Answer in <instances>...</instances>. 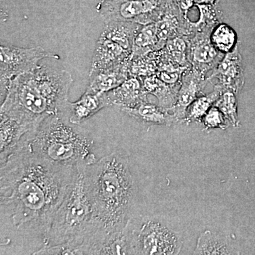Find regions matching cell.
I'll return each instance as SVG.
<instances>
[{
    "label": "cell",
    "instance_id": "cell-1",
    "mask_svg": "<svg viewBox=\"0 0 255 255\" xmlns=\"http://www.w3.org/2000/svg\"><path fill=\"white\" fill-rule=\"evenodd\" d=\"M53 163L20 147L1 165L0 199L18 230L45 236L80 169Z\"/></svg>",
    "mask_w": 255,
    "mask_h": 255
},
{
    "label": "cell",
    "instance_id": "cell-2",
    "mask_svg": "<svg viewBox=\"0 0 255 255\" xmlns=\"http://www.w3.org/2000/svg\"><path fill=\"white\" fill-rule=\"evenodd\" d=\"M92 208L91 227L84 238L97 241L122 232L130 219L136 188L127 156L114 152L84 169Z\"/></svg>",
    "mask_w": 255,
    "mask_h": 255
},
{
    "label": "cell",
    "instance_id": "cell-3",
    "mask_svg": "<svg viewBox=\"0 0 255 255\" xmlns=\"http://www.w3.org/2000/svg\"><path fill=\"white\" fill-rule=\"evenodd\" d=\"M70 124L64 114L47 117L23 137L19 147L53 163L84 168L97 159L92 152L93 140Z\"/></svg>",
    "mask_w": 255,
    "mask_h": 255
},
{
    "label": "cell",
    "instance_id": "cell-4",
    "mask_svg": "<svg viewBox=\"0 0 255 255\" xmlns=\"http://www.w3.org/2000/svg\"><path fill=\"white\" fill-rule=\"evenodd\" d=\"M0 114L35 130L50 116L60 114L35 70L18 75L10 83Z\"/></svg>",
    "mask_w": 255,
    "mask_h": 255
},
{
    "label": "cell",
    "instance_id": "cell-5",
    "mask_svg": "<svg viewBox=\"0 0 255 255\" xmlns=\"http://www.w3.org/2000/svg\"><path fill=\"white\" fill-rule=\"evenodd\" d=\"M84 169H80L57 209L44 236L45 246L69 242L82 244L91 227L92 208L85 189Z\"/></svg>",
    "mask_w": 255,
    "mask_h": 255
},
{
    "label": "cell",
    "instance_id": "cell-6",
    "mask_svg": "<svg viewBox=\"0 0 255 255\" xmlns=\"http://www.w3.org/2000/svg\"><path fill=\"white\" fill-rule=\"evenodd\" d=\"M128 244V255H177L182 245L179 238L155 218L130 219L124 228Z\"/></svg>",
    "mask_w": 255,
    "mask_h": 255
},
{
    "label": "cell",
    "instance_id": "cell-7",
    "mask_svg": "<svg viewBox=\"0 0 255 255\" xmlns=\"http://www.w3.org/2000/svg\"><path fill=\"white\" fill-rule=\"evenodd\" d=\"M173 0H99L97 11L105 23L128 21L146 25L158 21Z\"/></svg>",
    "mask_w": 255,
    "mask_h": 255
},
{
    "label": "cell",
    "instance_id": "cell-8",
    "mask_svg": "<svg viewBox=\"0 0 255 255\" xmlns=\"http://www.w3.org/2000/svg\"><path fill=\"white\" fill-rule=\"evenodd\" d=\"M41 47L23 48L16 46H0V80L1 95L4 96L11 81L39 65L46 58H55Z\"/></svg>",
    "mask_w": 255,
    "mask_h": 255
},
{
    "label": "cell",
    "instance_id": "cell-9",
    "mask_svg": "<svg viewBox=\"0 0 255 255\" xmlns=\"http://www.w3.org/2000/svg\"><path fill=\"white\" fill-rule=\"evenodd\" d=\"M211 31L197 32L185 36L188 45V60L191 69L207 78V74L223 59V54L210 41Z\"/></svg>",
    "mask_w": 255,
    "mask_h": 255
},
{
    "label": "cell",
    "instance_id": "cell-10",
    "mask_svg": "<svg viewBox=\"0 0 255 255\" xmlns=\"http://www.w3.org/2000/svg\"><path fill=\"white\" fill-rule=\"evenodd\" d=\"M238 45L235 49L226 53L219 65L208 75V82L214 79L217 80L214 89L221 92L231 91L238 96L244 85V69L243 59L240 53Z\"/></svg>",
    "mask_w": 255,
    "mask_h": 255
},
{
    "label": "cell",
    "instance_id": "cell-11",
    "mask_svg": "<svg viewBox=\"0 0 255 255\" xmlns=\"http://www.w3.org/2000/svg\"><path fill=\"white\" fill-rule=\"evenodd\" d=\"M207 78L189 68L183 74L182 83L178 92L176 103L169 111L174 114L178 123H182L188 107L199 96L207 84Z\"/></svg>",
    "mask_w": 255,
    "mask_h": 255
},
{
    "label": "cell",
    "instance_id": "cell-12",
    "mask_svg": "<svg viewBox=\"0 0 255 255\" xmlns=\"http://www.w3.org/2000/svg\"><path fill=\"white\" fill-rule=\"evenodd\" d=\"M107 107H110L107 92H95L87 89L78 101L68 102L64 114L70 124L80 125Z\"/></svg>",
    "mask_w": 255,
    "mask_h": 255
},
{
    "label": "cell",
    "instance_id": "cell-13",
    "mask_svg": "<svg viewBox=\"0 0 255 255\" xmlns=\"http://www.w3.org/2000/svg\"><path fill=\"white\" fill-rule=\"evenodd\" d=\"M30 128L14 119L0 114V164L2 165L18 150Z\"/></svg>",
    "mask_w": 255,
    "mask_h": 255
},
{
    "label": "cell",
    "instance_id": "cell-14",
    "mask_svg": "<svg viewBox=\"0 0 255 255\" xmlns=\"http://www.w3.org/2000/svg\"><path fill=\"white\" fill-rule=\"evenodd\" d=\"M130 59V52L100 35L96 43L90 73L117 66Z\"/></svg>",
    "mask_w": 255,
    "mask_h": 255
},
{
    "label": "cell",
    "instance_id": "cell-15",
    "mask_svg": "<svg viewBox=\"0 0 255 255\" xmlns=\"http://www.w3.org/2000/svg\"><path fill=\"white\" fill-rule=\"evenodd\" d=\"M110 106L121 107H135L147 101L148 94L144 88L142 78L131 76L117 88L107 92Z\"/></svg>",
    "mask_w": 255,
    "mask_h": 255
},
{
    "label": "cell",
    "instance_id": "cell-16",
    "mask_svg": "<svg viewBox=\"0 0 255 255\" xmlns=\"http://www.w3.org/2000/svg\"><path fill=\"white\" fill-rule=\"evenodd\" d=\"M131 59L122 65L89 73L87 90L95 92H108L117 88L130 77Z\"/></svg>",
    "mask_w": 255,
    "mask_h": 255
},
{
    "label": "cell",
    "instance_id": "cell-17",
    "mask_svg": "<svg viewBox=\"0 0 255 255\" xmlns=\"http://www.w3.org/2000/svg\"><path fill=\"white\" fill-rule=\"evenodd\" d=\"M124 113L139 122L150 125L171 126L178 123L177 119L172 112L159 105L144 101L132 107L119 108Z\"/></svg>",
    "mask_w": 255,
    "mask_h": 255
},
{
    "label": "cell",
    "instance_id": "cell-18",
    "mask_svg": "<svg viewBox=\"0 0 255 255\" xmlns=\"http://www.w3.org/2000/svg\"><path fill=\"white\" fill-rule=\"evenodd\" d=\"M155 25L159 43L162 48L169 40L184 36V18L174 3L167 8L158 21H156Z\"/></svg>",
    "mask_w": 255,
    "mask_h": 255
},
{
    "label": "cell",
    "instance_id": "cell-19",
    "mask_svg": "<svg viewBox=\"0 0 255 255\" xmlns=\"http://www.w3.org/2000/svg\"><path fill=\"white\" fill-rule=\"evenodd\" d=\"M140 26L138 23L128 21H110L105 23L101 35L132 53L134 38Z\"/></svg>",
    "mask_w": 255,
    "mask_h": 255
},
{
    "label": "cell",
    "instance_id": "cell-20",
    "mask_svg": "<svg viewBox=\"0 0 255 255\" xmlns=\"http://www.w3.org/2000/svg\"><path fill=\"white\" fill-rule=\"evenodd\" d=\"M162 49L155 23L141 25L134 38L131 59Z\"/></svg>",
    "mask_w": 255,
    "mask_h": 255
},
{
    "label": "cell",
    "instance_id": "cell-21",
    "mask_svg": "<svg viewBox=\"0 0 255 255\" xmlns=\"http://www.w3.org/2000/svg\"><path fill=\"white\" fill-rule=\"evenodd\" d=\"M142 78L146 92L157 97L159 102L158 105L168 110L173 107L177 101L180 86H171L162 81L156 74Z\"/></svg>",
    "mask_w": 255,
    "mask_h": 255
},
{
    "label": "cell",
    "instance_id": "cell-22",
    "mask_svg": "<svg viewBox=\"0 0 255 255\" xmlns=\"http://www.w3.org/2000/svg\"><path fill=\"white\" fill-rule=\"evenodd\" d=\"M194 255H230L226 238L215 235L210 231H204L198 238Z\"/></svg>",
    "mask_w": 255,
    "mask_h": 255
},
{
    "label": "cell",
    "instance_id": "cell-23",
    "mask_svg": "<svg viewBox=\"0 0 255 255\" xmlns=\"http://www.w3.org/2000/svg\"><path fill=\"white\" fill-rule=\"evenodd\" d=\"M210 41L213 46L223 54L230 53L238 44L237 33L227 23H219L210 35Z\"/></svg>",
    "mask_w": 255,
    "mask_h": 255
},
{
    "label": "cell",
    "instance_id": "cell-24",
    "mask_svg": "<svg viewBox=\"0 0 255 255\" xmlns=\"http://www.w3.org/2000/svg\"><path fill=\"white\" fill-rule=\"evenodd\" d=\"M221 94L220 90L214 89V91L211 93L197 97L188 107L182 123L189 124L193 122H201L203 117L214 105Z\"/></svg>",
    "mask_w": 255,
    "mask_h": 255
},
{
    "label": "cell",
    "instance_id": "cell-25",
    "mask_svg": "<svg viewBox=\"0 0 255 255\" xmlns=\"http://www.w3.org/2000/svg\"><path fill=\"white\" fill-rule=\"evenodd\" d=\"M163 49L171 60L179 66L191 68L188 60V45L185 36H179L169 40Z\"/></svg>",
    "mask_w": 255,
    "mask_h": 255
},
{
    "label": "cell",
    "instance_id": "cell-26",
    "mask_svg": "<svg viewBox=\"0 0 255 255\" xmlns=\"http://www.w3.org/2000/svg\"><path fill=\"white\" fill-rule=\"evenodd\" d=\"M214 106L219 109L233 127H240V120L238 114V95L234 92L225 91L221 92Z\"/></svg>",
    "mask_w": 255,
    "mask_h": 255
},
{
    "label": "cell",
    "instance_id": "cell-27",
    "mask_svg": "<svg viewBox=\"0 0 255 255\" xmlns=\"http://www.w3.org/2000/svg\"><path fill=\"white\" fill-rule=\"evenodd\" d=\"M157 72V65L154 52L143 56L131 59L130 61V77L145 78V77L155 75Z\"/></svg>",
    "mask_w": 255,
    "mask_h": 255
},
{
    "label": "cell",
    "instance_id": "cell-28",
    "mask_svg": "<svg viewBox=\"0 0 255 255\" xmlns=\"http://www.w3.org/2000/svg\"><path fill=\"white\" fill-rule=\"evenodd\" d=\"M201 122L204 124V130L208 132L216 128L226 130L231 125V122L226 118V116L214 105L204 115Z\"/></svg>",
    "mask_w": 255,
    "mask_h": 255
},
{
    "label": "cell",
    "instance_id": "cell-29",
    "mask_svg": "<svg viewBox=\"0 0 255 255\" xmlns=\"http://www.w3.org/2000/svg\"><path fill=\"white\" fill-rule=\"evenodd\" d=\"M80 245L75 242H69L55 246H44L33 255H78Z\"/></svg>",
    "mask_w": 255,
    "mask_h": 255
}]
</instances>
